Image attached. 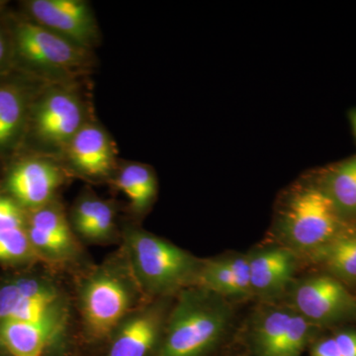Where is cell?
<instances>
[{
  "mask_svg": "<svg viewBox=\"0 0 356 356\" xmlns=\"http://www.w3.org/2000/svg\"><path fill=\"white\" fill-rule=\"evenodd\" d=\"M231 301L203 288L181 290L153 356H209L231 332Z\"/></svg>",
  "mask_w": 356,
  "mask_h": 356,
  "instance_id": "1",
  "label": "cell"
},
{
  "mask_svg": "<svg viewBox=\"0 0 356 356\" xmlns=\"http://www.w3.org/2000/svg\"><path fill=\"white\" fill-rule=\"evenodd\" d=\"M127 250L134 280L149 296L168 298L195 286L202 261L153 234L134 229Z\"/></svg>",
  "mask_w": 356,
  "mask_h": 356,
  "instance_id": "2",
  "label": "cell"
},
{
  "mask_svg": "<svg viewBox=\"0 0 356 356\" xmlns=\"http://www.w3.org/2000/svg\"><path fill=\"white\" fill-rule=\"evenodd\" d=\"M318 184L307 185L293 192L277 220L280 245L301 259L331 242L348 225Z\"/></svg>",
  "mask_w": 356,
  "mask_h": 356,
  "instance_id": "3",
  "label": "cell"
},
{
  "mask_svg": "<svg viewBox=\"0 0 356 356\" xmlns=\"http://www.w3.org/2000/svg\"><path fill=\"white\" fill-rule=\"evenodd\" d=\"M248 323L250 356H302L320 331L286 304L262 303Z\"/></svg>",
  "mask_w": 356,
  "mask_h": 356,
  "instance_id": "4",
  "label": "cell"
},
{
  "mask_svg": "<svg viewBox=\"0 0 356 356\" xmlns=\"http://www.w3.org/2000/svg\"><path fill=\"white\" fill-rule=\"evenodd\" d=\"M284 298L286 305L320 330L356 318V297L327 273L295 280Z\"/></svg>",
  "mask_w": 356,
  "mask_h": 356,
  "instance_id": "5",
  "label": "cell"
},
{
  "mask_svg": "<svg viewBox=\"0 0 356 356\" xmlns=\"http://www.w3.org/2000/svg\"><path fill=\"white\" fill-rule=\"evenodd\" d=\"M130 281L104 268L91 276L81 292L86 332L95 343L107 341L125 320L134 303Z\"/></svg>",
  "mask_w": 356,
  "mask_h": 356,
  "instance_id": "6",
  "label": "cell"
},
{
  "mask_svg": "<svg viewBox=\"0 0 356 356\" xmlns=\"http://www.w3.org/2000/svg\"><path fill=\"white\" fill-rule=\"evenodd\" d=\"M15 40L21 57L37 67L65 70L86 60V48L37 23H19Z\"/></svg>",
  "mask_w": 356,
  "mask_h": 356,
  "instance_id": "7",
  "label": "cell"
},
{
  "mask_svg": "<svg viewBox=\"0 0 356 356\" xmlns=\"http://www.w3.org/2000/svg\"><path fill=\"white\" fill-rule=\"evenodd\" d=\"M300 259L280 243L248 254L252 297L262 303H277L294 282Z\"/></svg>",
  "mask_w": 356,
  "mask_h": 356,
  "instance_id": "8",
  "label": "cell"
},
{
  "mask_svg": "<svg viewBox=\"0 0 356 356\" xmlns=\"http://www.w3.org/2000/svg\"><path fill=\"white\" fill-rule=\"evenodd\" d=\"M168 309V301L159 300L125 318L107 343L103 356H153L163 336Z\"/></svg>",
  "mask_w": 356,
  "mask_h": 356,
  "instance_id": "9",
  "label": "cell"
},
{
  "mask_svg": "<svg viewBox=\"0 0 356 356\" xmlns=\"http://www.w3.org/2000/svg\"><path fill=\"white\" fill-rule=\"evenodd\" d=\"M28 9L37 24L86 48L95 37V21L86 2L81 0H32Z\"/></svg>",
  "mask_w": 356,
  "mask_h": 356,
  "instance_id": "10",
  "label": "cell"
},
{
  "mask_svg": "<svg viewBox=\"0 0 356 356\" xmlns=\"http://www.w3.org/2000/svg\"><path fill=\"white\" fill-rule=\"evenodd\" d=\"M83 125V105L74 93L53 90L37 105L35 131L47 144L67 147Z\"/></svg>",
  "mask_w": 356,
  "mask_h": 356,
  "instance_id": "11",
  "label": "cell"
},
{
  "mask_svg": "<svg viewBox=\"0 0 356 356\" xmlns=\"http://www.w3.org/2000/svg\"><path fill=\"white\" fill-rule=\"evenodd\" d=\"M60 168L43 159H28L14 165L7 189L22 207L38 209L47 205L62 182Z\"/></svg>",
  "mask_w": 356,
  "mask_h": 356,
  "instance_id": "12",
  "label": "cell"
},
{
  "mask_svg": "<svg viewBox=\"0 0 356 356\" xmlns=\"http://www.w3.org/2000/svg\"><path fill=\"white\" fill-rule=\"evenodd\" d=\"M195 286L229 301L252 297L248 254H228L202 261Z\"/></svg>",
  "mask_w": 356,
  "mask_h": 356,
  "instance_id": "13",
  "label": "cell"
},
{
  "mask_svg": "<svg viewBox=\"0 0 356 356\" xmlns=\"http://www.w3.org/2000/svg\"><path fill=\"white\" fill-rule=\"evenodd\" d=\"M62 320L44 323L0 322V350L6 356H46L60 330Z\"/></svg>",
  "mask_w": 356,
  "mask_h": 356,
  "instance_id": "14",
  "label": "cell"
},
{
  "mask_svg": "<svg viewBox=\"0 0 356 356\" xmlns=\"http://www.w3.org/2000/svg\"><path fill=\"white\" fill-rule=\"evenodd\" d=\"M65 147L72 165L84 175L99 177L113 168V144L107 133L93 124H84Z\"/></svg>",
  "mask_w": 356,
  "mask_h": 356,
  "instance_id": "15",
  "label": "cell"
},
{
  "mask_svg": "<svg viewBox=\"0 0 356 356\" xmlns=\"http://www.w3.org/2000/svg\"><path fill=\"white\" fill-rule=\"evenodd\" d=\"M346 286L356 285V224H348L334 238L306 257Z\"/></svg>",
  "mask_w": 356,
  "mask_h": 356,
  "instance_id": "16",
  "label": "cell"
},
{
  "mask_svg": "<svg viewBox=\"0 0 356 356\" xmlns=\"http://www.w3.org/2000/svg\"><path fill=\"white\" fill-rule=\"evenodd\" d=\"M344 222L356 224V154L341 161L318 181Z\"/></svg>",
  "mask_w": 356,
  "mask_h": 356,
  "instance_id": "17",
  "label": "cell"
},
{
  "mask_svg": "<svg viewBox=\"0 0 356 356\" xmlns=\"http://www.w3.org/2000/svg\"><path fill=\"white\" fill-rule=\"evenodd\" d=\"M118 186L137 209H145L156 197V180L154 172L139 163L129 165L122 170Z\"/></svg>",
  "mask_w": 356,
  "mask_h": 356,
  "instance_id": "18",
  "label": "cell"
},
{
  "mask_svg": "<svg viewBox=\"0 0 356 356\" xmlns=\"http://www.w3.org/2000/svg\"><path fill=\"white\" fill-rule=\"evenodd\" d=\"M25 116V98L11 84L0 86V147L6 146L19 132Z\"/></svg>",
  "mask_w": 356,
  "mask_h": 356,
  "instance_id": "19",
  "label": "cell"
},
{
  "mask_svg": "<svg viewBox=\"0 0 356 356\" xmlns=\"http://www.w3.org/2000/svg\"><path fill=\"white\" fill-rule=\"evenodd\" d=\"M34 250L25 229L0 232V261H23L30 259Z\"/></svg>",
  "mask_w": 356,
  "mask_h": 356,
  "instance_id": "20",
  "label": "cell"
},
{
  "mask_svg": "<svg viewBox=\"0 0 356 356\" xmlns=\"http://www.w3.org/2000/svg\"><path fill=\"white\" fill-rule=\"evenodd\" d=\"M29 227L42 229L51 235L72 240L70 226L63 214V211L55 206H43L35 209L29 217Z\"/></svg>",
  "mask_w": 356,
  "mask_h": 356,
  "instance_id": "21",
  "label": "cell"
},
{
  "mask_svg": "<svg viewBox=\"0 0 356 356\" xmlns=\"http://www.w3.org/2000/svg\"><path fill=\"white\" fill-rule=\"evenodd\" d=\"M27 233L35 250L49 255L58 257L67 254L72 247V240L51 235L42 229L29 227Z\"/></svg>",
  "mask_w": 356,
  "mask_h": 356,
  "instance_id": "22",
  "label": "cell"
},
{
  "mask_svg": "<svg viewBox=\"0 0 356 356\" xmlns=\"http://www.w3.org/2000/svg\"><path fill=\"white\" fill-rule=\"evenodd\" d=\"M27 222L22 206L15 199L0 196V232L24 229Z\"/></svg>",
  "mask_w": 356,
  "mask_h": 356,
  "instance_id": "23",
  "label": "cell"
},
{
  "mask_svg": "<svg viewBox=\"0 0 356 356\" xmlns=\"http://www.w3.org/2000/svg\"><path fill=\"white\" fill-rule=\"evenodd\" d=\"M114 211L108 203L104 202L98 211L97 214L93 218L92 221L89 222L86 228L81 229L79 233L86 238L98 240L108 235L113 228Z\"/></svg>",
  "mask_w": 356,
  "mask_h": 356,
  "instance_id": "24",
  "label": "cell"
},
{
  "mask_svg": "<svg viewBox=\"0 0 356 356\" xmlns=\"http://www.w3.org/2000/svg\"><path fill=\"white\" fill-rule=\"evenodd\" d=\"M13 283L26 298H58L55 289L44 282L32 278H20Z\"/></svg>",
  "mask_w": 356,
  "mask_h": 356,
  "instance_id": "25",
  "label": "cell"
},
{
  "mask_svg": "<svg viewBox=\"0 0 356 356\" xmlns=\"http://www.w3.org/2000/svg\"><path fill=\"white\" fill-rule=\"evenodd\" d=\"M104 203V201L95 197L84 199L81 203L77 204L74 210V222L79 232L86 228L92 221L93 218L97 214L98 211Z\"/></svg>",
  "mask_w": 356,
  "mask_h": 356,
  "instance_id": "26",
  "label": "cell"
},
{
  "mask_svg": "<svg viewBox=\"0 0 356 356\" xmlns=\"http://www.w3.org/2000/svg\"><path fill=\"white\" fill-rule=\"evenodd\" d=\"M21 297L22 295L13 282L0 288V322L10 317Z\"/></svg>",
  "mask_w": 356,
  "mask_h": 356,
  "instance_id": "27",
  "label": "cell"
},
{
  "mask_svg": "<svg viewBox=\"0 0 356 356\" xmlns=\"http://www.w3.org/2000/svg\"><path fill=\"white\" fill-rule=\"evenodd\" d=\"M310 348V356H343L334 334L316 339Z\"/></svg>",
  "mask_w": 356,
  "mask_h": 356,
  "instance_id": "28",
  "label": "cell"
},
{
  "mask_svg": "<svg viewBox=\"0 0 356 356\" xmlns=\"http://www.w3.org/2000/svg\"><path fill=\"white\" fill-rule=\"evenodd\" d=\"M343 356H356V330L341 329L334 334Z\"/></svg>",
  "mask_w": 356,
  "mask_h": 356,
  "instance_id": "29",
  "label": "cell"
},
{
  "mask_svg": "<svg viewBox=\"0 0 356 356\" xmlns=\"http://www.w3.org/2000/svg\"><path fill=\"white\" fill-rule=\"evenodd\" d=\"M7 51H8V49H7L6 40L4 38V35L0 31V65L6 62Z\"/></svg>",
  "mask_w": 356,
  "mask_h": 356,
  "instance_id": "30",
  "label": "cell"
},
{
  "mask_svg": "<svg viewBox=\"0 0 356 356\" xmlns=\"http://www.w3.org/2000/svg\"><path fill=\"white\" fill-rule=\"evenodd\" d=\"M348 118H350L351 129L356 139V109L351 110L348 114Z\"/></svg>",
  "mask_w": 356,
  "mask_h": 356,
  "instance_id": "31",
  "label": "cell"
},
{
  "mask_svg": "<svg viewBox=\"0 0 356 356\" xmlns=\"http://www.w3.org/2000/svg\"><path fill=\"white\" fill-rule=\"evenodd\" d=\"M234 356H250V355H236Z\"/></svg>",
  "mask_w": 356,
  "mask_h": 356,
  "instance_id": "32",
  "label": "cell"
},
{
  "mask_svg": "<svg viewBox=\"0 0 356 356\" xmlns=\"http://www.w3.org/2000/svg\"><path fill=\"white\" fill-rule=\"evenodd\" d=\"M2 6H3V2L0 1V8H1Z\"/></svg>",
  "mask_w": 356,
  "mask_h": 356,
  "instance_id": "33",
  "label": "cell"
}]
</instances>
